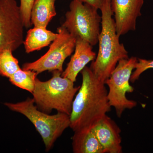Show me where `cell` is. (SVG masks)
Returning <instances> with one entry per match:
<instances>
[{"label":"cell","mask_w":153,"mask_h":153,"mask_svg":"<svg viewBox=\"0 0 153 153\" xmlns=\"http://www.w3.org/2000/svg\"><path fill=\"white\" fill-rule=\"evenodd\" d=\"M62 72L52 71L51 79L42 81L36 78L33 99L37 108L43 112L49 113L55 109L58 112L70 116L74 96L80 86L61 76Z\"/></svg>","instance_id":"cell-3"},{"label":"cell","mask_w":153,"mask_h":153,"mask_svg":"<svg viewBox=\"0 0 153 153\" xmlns=\"http://www.w3.org/2000/svg\"><path fill=\"white\" fill-rule=\"evenodd\" d=\"M96 55L91 44L82 39H76L74 54L61 76L75 82L78 74L88 63L94 60Z\"/></svg>","instance_id":"cell-11"},{"label":"cell","mask_w":153,"mask_h":153,"mask_svg":"<svg viewBox=\"0 0 153 153\" xmlns=\"http://www.w3.org/2000/svg\"><path fill=\"white\" fill-rule=\"evenodd\" d=\"M144 0H110L115 26L120 37L136 29L137 21L141 16Z\"/></svg>","instance_id":"cell-9"},{"label":"cell","mask_w":153,"mask_h":153,"mask_svg":"<svg viewBox=\"0 0 153 153\" xmlns=\"http://www.w3.org/2000/svg\"><path fill=\"white\" fill-rule=\"evenodd\" d=\"M35 104L33 99L29 97L17 103H4L11 110L24 115L33 124L43 139L46 152H48L65 130L70 127V116L58 112L49 114L38 109Z\"/></svg>","instance_id":"cell-4"},{"label":"cell","mask_w":153,"mask_h":153,"mask_svg":"<svg viewBox=\"0 0 153 153\" xmlns=\"http://www.w3.org/2000/svg\"><path fill=\"white\" fill-rule=\"evenodd\" d=\"M35 1L36 0H20L19 8L25 28H30L33 25L31 22V14Z\"/></svg>","instance_id":"cell-17"},{"label":"cell","mask_w":153,"mask_h":153,"mask_svg":"<svg viewBox=\"0 0 153 153\" xmlns=\"http://www.w3.org/2000/svg\"><path fill=\"white\" fill-rule=\"evenodd\" d=\"M57 37L47 53L34 62L24 63L22 69L32 70L38 74L47 71L63 72L64 61L74 52L76 39L63 26L57 28Z\"/></svg>","instance_id":"cell-7"},{"label":"cell","mask_w":153,"mask_h":153,"mask_svg":"<svg viewBox=\"0 0 153 153\" xmlns=\"http://www.w3.org/2000/svg\"><path fill=\"white\" fill-rule=\"evenodd\" d=\"M101 30L98 38L99 49L90 68L102 82H105L120 60L128 58V52L120 42L116 30L110 0H105L100 9Z\"/></svg>","instance_id":"cell-2"},{"label":"cell","mask_w":153,"mask_h":153,"mask_svg":"<svg viewBox=\"0 0 153 153\" xmlns=\"http://www.w3.org/2000/svg\"><path fill=\"white\" fill-rule=\"evenodd\" d=\"M98 10L90 5L72 0L62 26L76 40L82 39L92 46H95L101 31V16L98 14Z\"/></svg>","instance_id":"cell-5"},{"label":"cell","mask_w":153,"mask_h":153,"mask_svg":"<svg viewBox=\"0 0 153 153\" xmlns=\"http://www.w3.org/2000/svg\"><path fill=\"white\" fill-rule=\"evenodd\" d=\"M38 75L36 72L32 70L21 68L9 77V80L13 85L32 94Z\"/></svg>","instance_id":"cell-15"},{"label":"cell","mask_w":153,"mask_h":153,"mask_svg":"<svg viewBox=\"0 0 153 153\" xmlns=\"http://www.w3.org/2000/svg\"><path fill=\"white\" fill-rule=\"evenodd\" d=\"M153 68V60L138 58L135 68L131 74L130 82L134 83L139 79L140 76L145 71Z\"/></svg>","instance_id":"cell-18"},{"label":"cell","mask_w":153,"mask_h":153,"mask_svg":"<svg viewBox=\"0 0 153 153\" xmlns=\"http://www.w3.org/2000/svg\"><path fill=\"white\" fill-rule=\"evenodd\" d=\"M57 0H36L31 11V20L35 27L47 28L56 15L55 4Z\"/></svg>","instance_id":"cell-14"},{"label":"cell","mask_w":153,"mask_h":153,"mask_svg":"<svg viewBox=\"0 0 153 153\" xmlns=\"http://www.w3.org/2000/svg\"><path fill=\"white\" fill-rule=\"evenodd\" d=\"M137 61L135 57L120 60L105 82L108 88V97L110 105L114 108L119 118L126 109H131L137 106L136 102L128 99L126 94L134 91L130 81Z\"/></svg>","instance_id":"cell-6"},{"label":"cell","mask_w":153,"mask_h":153,"mask_svg":"<svg viewBox=\"0 0 153 153\" xmlns=\"http://www.w3.org/2000/svg\"><path fill=\"white\" fill-rule=\"evenodd\" d=\"M24 22L16 0H0V52L16 51L24 43Z\"/></svg>","instance_id":"cell-8"},{"label":"cell","mask_w":153,"mask_h":153,"mask_svg":"<svg viewBox=\"0 0 153 153\" xmlns=\"http://www.w3.org/2000/svg\"><path fill=\"white\" fill-rule=\"evenodd\" d=\"M57 35V33H53L47 28L34 27L28 30L24 40L25 52L29 54L47 47L56 39Z\"/></svg>","instance_id":"cell-13"},{"label":"cell","mask_w":153,"mask_h":153,"mask_svg":"<svg viewBox=\"0 0 153 153\" xmlns=\"http://www.w3.org/2000/svg\"><path fill=\"white\" fill-rule=\"evenodd\" d=\"M13 51L6 49L0 52V75L10 77L21 69L18 59L13 55Z\"/></svg>","instance_id":"cell-16"},{"label":"cell","mask_w":153,"mask_h":153,"mask_svg":"<svg viewBox=\"0 0 153 153\" xmlns=\"http://www.w3.org/2000/svg\"><path fill=\"white\" fill-rule=\"evenodd\" d=\"M79 2L87 4L94 7L98 10H100L103 5L105 0H76Z\"/></svg>","instance_id":"cell-19"},{"label":"cell","mask_w":153,"mask_h":153,"mask_svg":"<svg viewBox=\"0 0 153 153\" xmlns=\"http://www.w3.org/2000/svg\"><path fill=\"white\" fill-rule=\"evenodd\" d=\"M82 84L72 103L70 127L74 131L91 126L111 110L105 83L95 76L90 67L80 72Z\"/></svg>","instance_id":"cell-1"},{"label":"cell","mask_w":153,"mask_h":153,"mask_svg":"<svg viewBox=\"0 0 153 153\" xmlns=\"http://www.w3.org/2000/svg\"><path fill=\"white\" fill-rule=\"evenodd\" d=\"M72 137V150L74 153H105L102 146L91 127H85L74 131Z\"/></svg>","instance_id":"cell-12"},{"label":"cell","mask_w":153,"mask_h":153,"mask_svg":"<svg viewBox=\"0 0 153 153\" xmlns=\"http://www.w3.org/2000/svg\"><path fill=\"white\" fill-rule=\"evenodd\" d=\"M91 127L105 153L123 152L121 130L112 119L105 115Z\"/></svg>","instance_id":"cell-10"}]
</instances>
